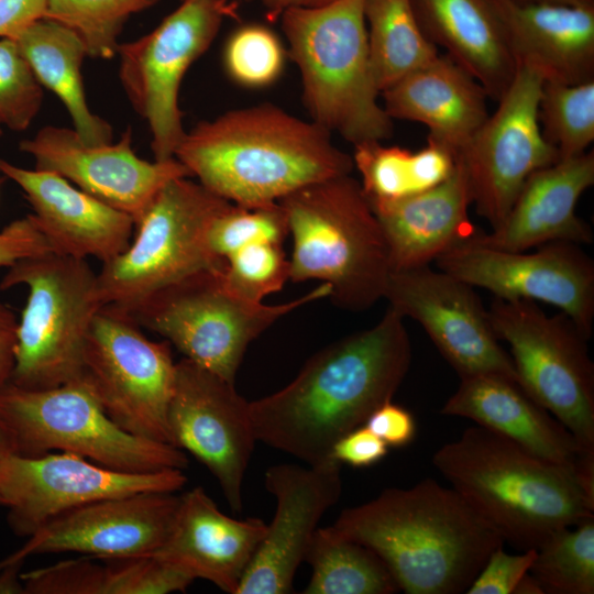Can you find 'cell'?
I'll return each instance as SVG.
<instances>
[{"instance_id": "cell-1", "label": "cell", "mask_w": 594, "mask_h": 594, "mask_svg": "<svg viewBox=\"0 0 594 594\" xmlns=\"http://www.w3.org/2000/svg\"><path fill=\"white\" fill-rule=\"evenodd\" d=\"M404 319L388 307L373 327L310 356L286 386L250 402L256 440L306 464L330 459L405 380L413 353Z\"/></svg>"}, {"instance_id": "cell-2", "label": "cell", "mask_w": 594, "mask_h": 594, "mask_svg": "<svg viewBox=\"0 0 594 594\" xmlns=\"http://www.w3.org/2000/svg\"><path fill=\"white\" fill-rule=\"evenodd\" d=\"M174 157L207 189L242 207L276 204L354 168L352 155L332 142L330 132L272 103L199 122Z\"/></svg>"}, {"instance_id": "cell-3", "label": "cell", "mask_w": 594, "mask_h": 594, "mask_svg": "<svg viewBox=\"0 0 594 594\" xmlns=\"http://www.w3.org/2000/svg\"><path fill=\"white\" fill-rule=\"evenodd\" d=\"M331 527L374 551L407 594L466 592L505 542L455 490L432 479L345 508Z\"/></svg>"}, {"instance_id": "cell-4", "label": "cell", "mask_w": 594, "mask_h": 594, "mask_svg": "<svg viewBox=\"0 0 594 594\" xmlns=\"http://www.w3.org/2000/svg\"><path fill=\"white\" fill-rule=\"evenodd\" d=\"M432 464L504 541L526 551L594 517L574 471L532 454L484 427L439 448Z\"/></svg>"}, {"instance_id": "cell-5", "label": "cell", "mask_w": 594, "mask_h": 594, "mask_svg": "<svg viewBox=\"0 0 594 594\" xmlns=\"http://www.w3.org/2000/svg\"><path fill=\"white\" fill-rule=\"evenodd\" d=\"M293 239L289 279L329 285L339 307L362 311L384 298L392 273L382 227L351 174L302 187L278 201Z\"/></svg>"}, {"instance_id": "cell-6", "label": "cell", "mask_w": 594, "mask_h": 594, "mask_svg": "<svg viewBox=\"0 0 594 594\" xmlns=\"http://www.w3.org/2000/svg\"><path fill=\"white\" fill-rule=\"evenodd\" d=\"M364 1L331 0L279 15L311 121L353 145L393 133V120L378 102Z\"/></svg>"}, {"instance_id": "cell-7", "label": "cell", "mask_w": 594, "mask_h": 594, "mask_svg": "<svg viewBox=\"0 0 594 594\" xmlns=\"http://www.w3.org/2000/svg\"><path fill=\"white\" fill-rule=\"evenodd\" d=\"M23 285L11 384L47 389L80 380L84 352L102 304L97 273L86 258L46 252L8 267L0 289Z\"/></svg>"}, {"instance_id": "cell-8", "label": "cell", "mask_w": 594, "mask_h": 594, "mask_svg": "<svg viewBox=\"0 0 594 594\" xmlns=\"http://www.w3.org/2000/svg\"><path fill=\"white\" fill-rule=\"evenodd\" d=\"M0 422L13 453L23 457L58 450L131 473L188 466L183 450L119 427L82 378L47 389L9 383L0 389Z\"/></svg>"}, {"instance_id": "cell-9", "label": "cell", "mask_w": 594, "mask_h": 594, "mask_svg": "<svg viewBox=\"0 0 594 594\" xmlns=\"http://www.w3.org/2000/svg\"><path fill=\"white\" fill-rule=\"evenodd\" d=\"M231 204L189 177L169 180L135 222L134 240L97 273L102 306L129 312L151 294L193 274L224 271V261L209 244V231Z\"/></svg>"}, {"instance_id": "cell-10", "label": "cell", "mask_w": 594, "mask_h": 594, "mask_svg": "<svg viewBox=\"0 0 594 594\" xmlns=\"http://www.w3.org/2000/svg\"><path fill=\"white\" fill-rule=\"evenodd\" d=\"M329 295L322 283L290 301L265 305L235 294L223 271L208 270L156 290L127 314L186 359L234 383L253 340L289 312Z\"/></svg>"}, {"instance_id": "cell-11", "label": "cell", "mask_w": 594, "mask_h": 594, "mask_svg": "<svg viewBox=\"0 0 594 594\" xmlns=\"http://www.w3.org/2000/svg\"><path fill=\"white\" fill-rule=\"evenodd\" d=\"M495 334L510 348L519 386L558 419L581 449L594 452V365L590 337L565 314L549 316L531 300L494 298Z\"/></svg>"}, {"instance_id": "cell-12", "label": "cell", "mask_w": 594, "mask_h": 594, "mask_svg": "<svg viewBox=\"0 0 594 594\" xmlns=\"http://www.w3.org/2000/svg\"><path fill=\"white\" fill-rule=\"evenodd\" d=\"M234 13L228 0H183L150 33L119 45V78L150 128L154 160L174 157L186 133L178 106L183 78Z\"/></svg>"}, {"instance_id": "cell-13", "label": "cell", "mask_w": 594, "mask_h": 594, "mask_svg": "<svg viewBox=\"0 0 594 594\" xmlns=\"http://www.w3.org/2000/svg\"><path fill=\"white\" fill-rule=\"evenodd\" d=\"M175 365L167 341L148 339L127 312L103 306L87 338L81 378L123 430L170 444Z\"/></svg>"}, {"instance_id": "cell-14", "label": "cell", "mask_w": 594, "mask_h": 594, "mask_svg": "<svg viewBox=\"0 0 594 594\" xmlns=\"http://www.w3.org/2000/svg\"><path fill=\"white\" fill-rule=\"evenodd\" d=\"M542 84L535 70L517 67L494 113L457 154L472 205L492 229L505 219L526 179L560 160L539 123Z\"/></svg>"}, {"instance_id": "cell-15", "label": "cell", "mask_w": 594, "mask_h": 594, "mask_svg": "<svg viewBox=\"0 0 594 594\" xmlns=\"http://www.w3.org/2000/svg\"><path fill=\"white\" fill-rule=\"evenodd\" d=\"M435 262L439 270L491 292L494 298L556 306L592 336L594 262L578 243L553 241L527 253L487 246L471 235Z\"/></svg>"}, {"instance_id": "cell-16", "label": "cell", "mask_w": 594, "mask_h": 594, "mask_svg": "<svg viewBox=\"0 0 594 594\" xmlns=\"http://www.w3.org/2000/svg\"><path fill=\"white\" fill-rule=\"evenodd\" d=\"M183 470L146 473L116 471L69 453L0 459V497L7 521L19 537H30L55 517L109 497L142 492H177L186 483Z\"/></svg>"}, {"instance_id": "cell-17", "label": "cell", "mask_w": 594, "mask_h": 594, "mask_svg": "<svg viewBox=\"0 0 594 594\" xmlns=\"http://www.w3.org/2000/svg\"><path fill=\"white\" fill-rule=\"evenodd\" d=\"M167 422L170 444L215 476L230 507L242 510V485L257 442L250 402L234 383L184 358L175 365Z\"/></svg>"}, {"instance_id": "cell-18", "label": "cell", "mask_w": 594, "mask_h": 594, "mask_svg": "<svg viewBox=\"0 0 594 594\" xmlns=\"http://www.w3.org/2000/svg\"><path fill=\"white\" fill-rule=\"evenodd\" d=\"M384 298L425 329L460 377L497 374L518 383L512 358L473 286L424 265L392 271Z\"/></svg>"}, {"instance_id": "cell-19", "label": "cell", "mask_w": 594, "mask_h": 594, "mask_svg": "<svg viewBox=\"0 0 594 594\" xmlns=\"http://www.w3.org/2000/svg\"><path fill=\"white\" fill-rule=\"evenodd\" d=\"M176 492L103 498L64 513L28 537L0 568L33 556L75 552L97 559L152 556L167 539L180 504Z\"/></svg>"}, {"instance_id": "cell-20", "label": "cell", "mask_w": 594, "mask_h": 594, "mask_svg": "<svg viewBox=\"0 0 594 594\" xmlns=\"http://www.w3.org/2000/svg\"><path fill=\"white\" fill-rule=\"evenodd\" d=\"M20 150L34 158L35 168L66 178L76 187L129 215L136 222L169 180L190 177L175 157L148 162L132 148L128 128L117 143L86 144L74 129L47 125Z\"/></svg>"}, {"instance_id": "cell-21", "label": "cell", "mask_w": 594, "mask_h": 594, "mask_svg": "<svg viewBox=\"0 0 594 594\" xmlns=\"http://www.w3.org/2000/svg\"><path fill=\"white\" fill-rule=\"evenodd\" d=\"M341 464L330 458L317 464H276L264 476L275 497L273 520L235 594L293 592L297 569L324 513L342 493Z\"/></svg>"}, {"instance_id": "cell-22", "label": "cell", "mask_w": 594, "mask_h": 594, "mask_svg": "<svg viewBox=\"0 0 594 594\" xmlns=\"http://www.w3.org/2000/svg\"><path fill=\"white\" fill-rule=\"evenodd\" d=\"M0 172L25 194L33 218L53 252L102 263L125 251L135 222L129 215L42 169L0 158Z\"/></svg>"}, {"instance_id": "cell-23", "label": "cell", "mask_w": 594, "mask_h": 594, "mask_svg": "<svg viewBox=\"0 0 594 594\" xmlns=\"http://www.w3.org/2000/svg\"><path fill=\"white\" fill-rule=\"evenodd\" d=\"M593 184V151L559 160L526 179L505 219L491 233L475 232L472 238L506 251H528L553 241L590 244L593 232L575 208Z\"/></svg>"}, {"instance_id": "cell-24", "label": "cell", "mask_w": 594, "mask_h": 594, "mask_svg": "<svg viewBox=\"0 0 594 594\" xmlns=\"http://www.w3.org/2000/svg\"><path fill=\"white\" fill-rule=\"evenodd\" d=\"M493 1L516 67L543 81L594 80V2Z\"/></svg>"}, {"instance_id": "cell-25", "label": "cell", "mask_w": 594, "mask_h": 594, "mask_svg": "<svg viewBox=\"0 0 594 594\" xmlns=\"http://www.w3.org/2000/svg\"><path fill=\"white\" fill-rule=\"evenodd\" d=\"M267 530L264 520L223 514L200 486L180 495L172 530L152 556L235 594Z\"/></svg>"}, {"instance_id": "cell-26", "label": "cell", "mask_w": 594, "mask_h": 594, "mask_svg": "<svg viewBox=\"0 0 594 594\" xmlns=\"http://www.w3.org/2000/svg\"><path fill=\"white\" fill-rule=\"evenodd\" d=\"M440 413L471 419L532 454L573 471L581 454L585 453L558 419L518 383L502 375L460 377L457 391Z\"/></svg>"}, {"instance_id": "cell-27", "label": "cell", "mask_w": 594, "mask_h": 594, "mask_svg": "<svg viewBox=\"0 0 594 594\" xmlns=\"http://www.w3.org/2000/svg\"><path fill=\"white\" fill-rule=\"evenodd\" d=\"M391 119L419 122L428 138L455 155L488 118L487 95L480 82L447 54L381 92Z\"/></svg>"}, {"instance_id": "cell-28", "label": "cell", "mask_w": 594, "mask_h": 594, "mask_svg": "<svg viewBox=\"0 0 594 594\" xmlns=\"http://www.w3.org/2000/svg\"><path fill=\"white\" fill-rule=\"evenodd\" d=\"M385 235L392 271L429 265L476 231L465 173L457 160L441 184L420 194L388 201L369 200Z\"/></svg>"}, {"instance_id": "cell-29", "label": "cell", "mask_w": 594, "mask_h": 594, "mask_svg": "<svg viewBox=\"0 0 594 594\" xmlns=\"http://www.w3.org/2000/svg\"><path fill=\"white\" fill-rule=\"evenodd\" d=\"M429 40L466 69L497 101L516 64L493 0H411Z\"/></svg>"}, {"instance_id": "cell-30", "label": "cell", "mask_w": 594, "mask_h": 594, "mask_svg": "<svg viewBox=\"0 0 594 594\" xmlns=\"http://www.w3.org/2000/svg\"><path fill=\"white\" fill-rule=\"evenodd\" d=\"M13 40L42 87L63 102L80 140L90 145L111 143V125L87 103L80 69L88 55L80 37L61 23L42 19Z\"/></svg>"}, {"instance_id": "cell-31", "label": "cell", "mask_w": 594, "mask_h": 594, "mask_svg": "<svg viewBox=\"0 0 594 594\" xmlns=\"http://www.w3.org/2000/svg\"><path fill=\"white\" fill-rule=\"evenodd\" d=\"M382 142L353 145V165L369 200H397L420 194L444 182L454 170L457 155L430 138L414 152Z\"/></svg>"}, {"instance_id": "cell-32", "label": "cell", "mask_w": 594, "mask_h": 594, "mask_svg": "<svg viewBox=\"0 0 594 594\" xmlns=\"http://www.w3.org/2000/svg\"><path fill=\"white\" fill-rule=\"evenodd\" d=\"M364 16L372 70L381 92L440 54L422 31L411 0H365Z\"/></svg>"}, {"instance_id": "cell-33", "label": "cell", "mask_w": 594, "mask_h": 594, "mask_svg": "<svg viewBox=\"0 0 594 594\" xmlns=\"http://www.w3.org/2000/svg\"><path fill=\"white\" fill-rule=\"evenodd\" d=\"M311 578L305 594H393L399 591L382 559L370 548L317 528L305 556Z\"/></svg>"}, {"instance_id": "cell-34", "label": "cell", "mask_w": 594, "mask_h": 594, "mask_svg": "<svg viewBox=\"0 0 594 594\" xmlns=\"http://www.w3.org/2000/svg\"><path fill=\"white\" fill-rule=\"evenodd\" d=\"M529 573L544 593H594V517L554 532L536 551Z\"/></svg>"}, {"instance_id": "cell-35", "label": "cell", "mask_w": 594, "mask_h": 594, "mask_svg": "<svg viewBox=\"0 0 594 594\" xmlns=\"http://www.w3.org/2000/svg\"><path fill=\"white\" fill-rule=\"evenodd\" d=\"M538 118L560 160L585 153L594 141V80L573 85L543 81Z\"/></svg>"}, {"instance_id": "cell-36", "label": "cell", "mask_w": 594, "mask_h": 594, "mask_svg": "<svg viewBox=\"0 0 594 594\" xmlns=\"http://www.w3.org/2000/svg\"><path fill=\"white\" fill-rule=\"evenodd\" d=\"M157 0H47L45 19L74 31L88 57L110 59L117 55L118 37L132 14Z\"/></svg>"}, {"instance_id": "cell-37", "label": "cell", "mask_w": 594, "mask_h": 594, "mask_svg": "<svg viewBox=\"0 0 594 594\" xmlns=\"http://www.w3.org/2000/svg\"><path fill=\"white\" fill-rule=\"evenodd\" d=\"M285 47L266 25L248 23L237 28L223 48V66L228 76L245 88H264L282 75Z\"/></svg>"}, {"instance_id": "cell-38", "label": "cell", "mask_w": 594, "mask_h": 594, "mask_svg": "<svg viewBox=\"0 0 594 594\" xmlns=\"http://www.w3.org/2000/svg\"><path fill=\"white\" fill-rule=\"evenodd\" d=\"M224 262L223 276L228 286L252 301L262 302L289 279V258L283 243L253 242L232 252Z\"/></svg>"}, {"instance_id": "cell-39", "label": "cell", "mask_w": 594, "mask_h": 594, "mask_svg": "<svg viewBox=\"0 0 594 594\" xmlns=\"http://www.w3.org/2000/svg\"><path fill=\"white\" fill-rule=\"evenodd\" d=\"M287 235L286 216L279 202L262 207L231 204L212 222L209 244L213 253L224 261L246 244L257 241L283 243Z\"/></svg>"}, {"instance_id": "cell-40", "label": "cell", "mask_w": 594, "mask_h": 594, "mask_svg": "<svg viewBox=\"0 0 594 594\" xmlns=\"http://www.w3.org/2000/svg\"><path fill=\"white\" fill-rule=\"evenodd\" d=\"M43 87L13 38H0V127L24 131L38 113Z\"/></svg>"}, {"instance_id": "cell-41", "label": "cell", "mask_w": 594, "mask_h": 594, "mask_svg": "<svg viewBox=\"0 0 594 594\" xmlns=\"http://www.w3.org/2000/svg\"><path fill=\"white\" fill-rule=\"evenodd\" d=\"M103 594L185 592L196 580L189 572L154 556L101 559Z\"/></svg>"}, {"instance_id": "cell-42", "label": "cell", "mask_w": 594, "mask_h": 594, "mask_svg": "<svg viewBox=\"0 0 594 594\" xmlns=\"http://www.w3.org/2000/svg\"><path fill=\"white\" fill-rule=\"evenodd\" d=\"M84 556L22 572L24 594H103V563Z\"/></svg>"}, {"instance_id": "cell-43", "label": "cell", "mask_w": 594, "mask_h": 594, "mask_svg": "<svg viewBox=\"0 0 594 594\" xmlns=\"http://www.w3.org/2000/svg\"><path fill=\"white\" fill-rule=\"evenodd\" d=\"M536 549L510 554L503 544L494 549L465 593L514 594L516 586L531 568Z\"/></svg>"}, {"instance_id": "cell-44", "label": "cell", "mask_w": 594, "mask_h": 594, "mask_svg": "<svg viewBox=\"0 0 594 594\" xmlns=\"http://www.w3.org/2000/svg\"><path fill=\"white\" fill-rule=\"evenodd\" d=\"M51 251L32 215L10 222L0 231V267Z\"/></svg>"}, {"instance_id": "cell-45", "label": "cell", "mask_w": 594, "mask_h": 594, "mask_svg": "<svg viewBox=\"0 0 594 594\" xmlns=\"http://www.w3.org/2000/svg\"><path fill=\"white\" fill-rule=\"evenodd\" d=\"M364 426L388 447L395 448L409 444L417 431L413 414L392 400L377 407L369 416Z\"/></svg>"}, {"instance_id": "cell-46", "label": "cell", "mask_w": 594, "mask_h": 594, "mask_svg": "<svg viewBox=\"0 0 594 594\" xmlns=\"http://www.w3.org/2000/svg\"><path fill=\"white\" fill-rule=\"evenodd\" d=\"M388 446L364 425L342 436L332 447L331 458L340 464L367 468L384 459Z\"/></svg>"}, {"instance_id": "cell-47", "label": "cell", "mask_w": 594, "mask_h": 594, "mask_svg": "<svg viewBox=\"0 0 594 594\" xmlns=\"http://www.w3.org/2000/svg\"><path fill=\"white\" fill-rule=\"evenodd\" d=\"M47 0H0V38L15 37L45 19Z\"/></svg>"}, {"instance_id": "cell-48", "label": "cell", "mask_w": 594, "mask_h": 594, "mask_svg": "<svg viewBox=\"0 0 594 594\" xmlns=\"http://www.w3.org/2000/svg\"><path fill=\"white\" fill-rule=\"evenodd\" d=\"M18 319L14 312L0 301V389L11 382L16 346Z\"/></svg>"}, {"instance_id": "cell-49", "label": "cell", "mask_w": 594, "mask_h": 594, "mask_svg": "<svg viewBox=\"0 0 594 594\" xmlns=\"http://www.w3.org/2000/svg\"><path fill=\"white\" fill-rule=\"evenodd\" d=\"M24 563L0 568V594H24L21 570Z\"/></svg>"}, {"instance_id": "cell-50", "label": "cell", "mask_w": 594, "mask_h": 594, "mask_svg": "<svg viewBox=\"0 0 594 594\" xmlns=\"http://www.w3.org/2000/svg\"><path fill=\"white\" fill-rule=\"evenodd\" d=\"M331 0H261L264 8L267 10L268 18L275 19L280 13L294 7H312L327 3Z\"/></svg>"}, {"instance_id": "cell-51", "label": "cell", "mask_w": 594, "mask_h": 594, "mask_svg": "<svg viewBox=\"0 0 594 594\" xmlns=\"http://www.w3.org/2000/svg\"><path fill=\"white\" fill-rule=\"evenodd\" d=\"M514 594H544L538 581L528 572L516 586Z\"/></svg>"}, {"instance_id": "cell-52", "label": "cell", "mask_w": 594, "mask_h": 594, "mask_svg": "<svg viewBox=\"0 0 594 594\" xmlns=\"http://www.w3.org/2000/svg\"><path fill=\"white\" fill-rule=\"evenodd\" d=\"M11 452H13L11 440L0 422V459Z\"/></svg>"}, {"instance_id": "cell-53", "label": "cell", "mask_w": 594, "mask_h": 594, "mask_svg": "<svg viewBox=\"0 0 594 594\" xmlns=\"http://www.w3.org/2000/svg\"><path fill=\"white\" fill-rule=\"evenodd\" d=\"M517 2H560V3H569V4H586V3H593L594 0H514Z\"/></svg>"}, {"instance_id": "cell-54", "label": "cell", "mask_w": 594, "mask_h": 594, "mask_svg": "<svg viewBox=\"0 0 594 594\" xmlns=\"http://www.w3.org/2000/svg\"><path fill=\"white\" fill-rule=\"evenodd\" d=\"M0 505H1V506H3V503H2V499H1V497H0Z\"/></svg>"}, {"instance_id": "cell-55", "label": "cell", "mask_w": 594, "mask_h": 594, "mask_svg": "<svg viewBox=\"0 0 594 594\" xmlns=\"http://www.w3.org/2000/svg\"><path fill=\"white\" fill-rule=\"evenodd\" d=\"M0 128H1V127H0ZM1 133H2V131H1V129H0V135H1Z\"/></svg>"}]
</instances>
